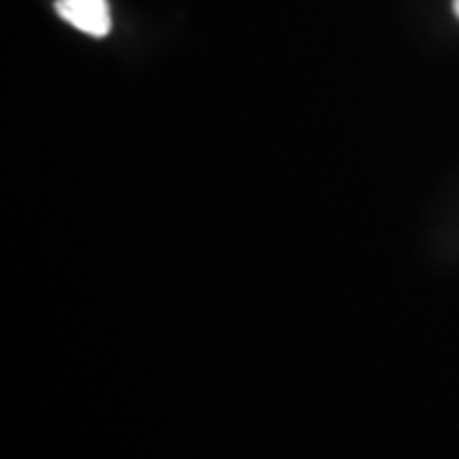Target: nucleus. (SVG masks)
I'll list each match as a JSON object with an SVG mask.
<instances>
[{
  "label": "nucleus",
  "instance_id": "1",
  "mask_svg": "<svg viewBox=\"0 0 459 459\" xmlns=\"http://www.w3.org/2000/svg\"><path fill=\"white\" fill-rule=\"evenodd\" d=\"M56 13L65 18L69 26L90 36H108L113 26L108 0H59Z\"/></svg>",
  "mask_w": 459,
  "mask_h": 459
},
{
  "label": "nucleus",
  "instance_id": "2",
  "mask_svg": "<svg viewBox=\"0 0 459 459\" xmlns=\"http://www.w3.org/2000/svg\"><path fill=\"white\" fill-rule=\"evenodd\" d=\"M452 8H455V13H457L459 18V0H452Z\"/></svg>",
  "mask_w": 459,
  "mask_h": 459
}]
</instances>
